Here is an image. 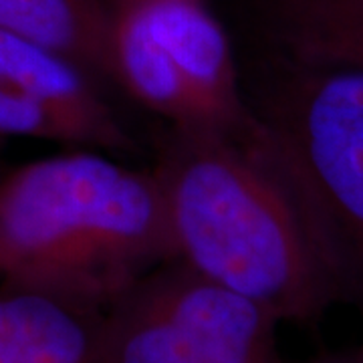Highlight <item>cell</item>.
<instances>
[{"label": "cell", "instance_id": "cell-4", "mask_svg": "<svg viewBox=\"0 0 363 363\" xmlns=\"http://www.w3.org/2000/svg\"><path fill=\"white\" fill-rule=\"evenodd\" d=\"M109 81L166 128L245 135L240 57L210 0H145L111 16Z\"/></svg>", "mask_w": 363, "mask_h": 363}, {"label": "cell", "instance_id": "cell-7", "mask_svg": "<svg viewBox=\"0 0 363 363\" xmlns=\"http://www.w3.org/2000/svg\"><path fill=\"white\" fill-rule=\"evenodd\" d=\"M250 47L305 65L363 69V0H234Z\"/></svg>", "mask_w": 363, "mask_h": 363}, {"label": "cell", "instance_id": "cell-3", "mask_svg": "<svg viewBox=\"0 0 363 363\" xmlns=\"http://www.w3.org/2000/svg\"><path fill=\"white\" fill-rule=\"evenodd\" d=\"M248 107L297 196L337 286L363 319V69L305 65L247 45Z\"/></svg>", "mask_w": 363, "mask_h": 363}, {"label": "cell", "instance_id": "cell-5", "mask_svg": "<svg viewBox=\"0 0 363 363\" xmlns=\"http://www.w3.org/2000/svg\"><path fill=\"white\" fill-rule=\"evenodd\" d=\"M279 325L259 303L172 259L105 307L97 363H285Z\"/></svg>", "mask_w": 363, "mask_h": 363}, {"label": "cell", "instance_id": "cell-1", "mask_svg": "<svg viewBox=\"0 0 363 363\" xmlns=\"http://www.w3.org/2000/svg\"><path fill=\"white\" fill-rule=\"evenodd\" d=\"M152 172L176 259L281 323L313 329L339 305L333 274L260 123L245 135L166 128Z\"/></svg>", "mask_w": 363, "mask_h": 363}, {"label": "cell", "instance_id": "cell-8", "mask_svg": "<svg viewBox=\"0 0 363 363\" xmlns=\"http://www.w3.org/2000/svg\"><path fill=\"white\" fill-rule=\"evenodd\" d=\"M104 309L0 283V363H97Z\"/></svg>", "mask_w": 363, "mask_h": 363}, {"label": "cell", "instance_id": "cell-2", "mask_svg": "<svg viewBox=\"0 0 363 363\" xmlns=\"http://www.w3.org/2000/svg\"><path fill=\"white\" fill-rule=\"evenodd\" d=\"M172 259L176 250L152 168L71 150L0 178V283L105 309Z\"/></svg>", "mask_w": 363, "mask_h": 363}, {"label": "cell", "instance_id": "cell-6", "mask_svg": "<svg viewBox=\"0 0 363 363\" xmlns=\"http://www.w3.org/2000/svg\"><path fill=\"white\" fill-rule=\"evenodd\" d=\"M123 156L138 145L101 85L49 47L0 28V138Z\"/></svg>", "mask_w": 363, "mask_h": 363}, {"label": "cell", "instance_id": "cell-9", "mask_svg": "<svg viewBox=\"0 0 363 363\" xmlns=\"http://www.w3.org/2000/svg\"><path fill=\"white\" fill-rule=\"evenodd\" d=\"M0 28L65 55L99 85L109 81L111 13L104 0H0Z\"/></svg>", "mask_w": 363, "mask_h": 363}, {"label": "cell", "instance_id": "cell-11", "mask_svg": "<svg viewBox=\"0 0 363 363\" xmlns=\"http://www.w3.org/2000/svg\"><path fill=\"white\" fill-rule=\"evenodd\" d=\"M140 2H145V0H104V4L111 13V16L119 11H123V9H130L133 4H140Z\"/></svg>", "mask_w": 363, "mask_h": 363}, {"label": "cell", "instance_id": "cell-10", "mask_svg": "<svg viewBox=\"0 0 363 363\" xmlns=\"http://www.w3.org/2000/svg\"><path fill=\"white\" fill-rule=\"evenodd\" d=\"M305 363H363V341L343 350H321Z\"/></svg>", "mask_w": 363, "mask_h": 363}]
</instances>
